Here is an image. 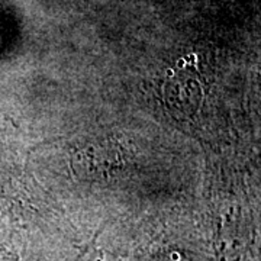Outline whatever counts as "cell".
<instances>
[{"instance_id": "6da1fadb", "label": "cell", "mask_w": 261, "mask_h": 261, "mask_svg": "<svg viewBox=\"0 0 261 261\" xmlns=\"http://www.w3.org/2000/svg\"><path fill=\"white\" fill-rule=\"evenodd\" d=\"M74 261H103V254L100 250H97L96 247H89L86 248Z\"/></svg>"}, {"instance_id": "7a4b0ae2", "label": "cell", "mask_w": 261, "mask_h": 261, "mask_svg": "<svg viewBox=\"0 0 261 261\" xmlns=\"http://www.w3.org/2000/svg\"><path fill=\"white\" fill-rule=\"evenodd\" d=\"M3 202H5V196L2 195V192H0V206L3 205Z\"/></svg>"}]
</instances>
